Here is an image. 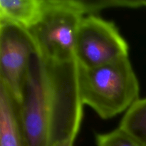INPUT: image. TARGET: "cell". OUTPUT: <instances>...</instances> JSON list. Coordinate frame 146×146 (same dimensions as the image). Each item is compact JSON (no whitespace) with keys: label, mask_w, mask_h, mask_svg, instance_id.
Masks as SVG:
<instances>
[{"label":"cell","mask_w":146,"mask_h":146,"mask_svg":"<svg viewBox=\"0 0 146 146\" xmlns=\"http://www.w3.org/2000/svg\"><path fill=\"white\" fill-rule=\"evenodd\" d=\"M18 103L28 146L75 141L84 106L76 59L56 62L34 54Z\"/></svg>","instance_id":"cell-1"},{"label":"cell","mask_w":146,"mask_h":146,"mask_svg":"<svg viewBox=\"0 0 146 146\" xmlns=\"http://www.w3.org/2000/svg\"><path fill=\"white\" fill-rule=\"evenodd\" d=\"M78 84L84 105L102 119L125 113L140 99L139 82L128 56L94 68L78 65Z\"/></svg>","instance_id":"cell-2"},{"label":"cell","mask_w":146,"mask_h":146,"mask_svg":"<svg viewBox=\"0 0 146 146\" xmlns=\"http://www.w3.org/2000/svg\"><path fill=\"white\" fill-rule=\"evenodd\" d=\"M106 7V1L44 0L41 17L27 30L36 54L56 62L74 61L77 33L83 18Z\"/></svg>","instance_id":"cell-3"},{"label":"cell","mask_w":146,"mask_h":146,"mask_svg":"<svg viewBox=\"0 0 146 146\" xmlns=\"http://www.w3.org/2000/svg\"><path fill=\"white\" fill-rule=\"evenodd\" d=\"M128 56V44L113 21L96 14L83 18L75 46V59L84 68H94Z\"/></svg>","instance_id":"cell-4"},{"label":"cell","mask_w":146,"mask_h":146,"mask_svg":"<svg viewBox=\"0 0 146 146\" xmlns=\"http://www.w3.org/2000/svg\"><path fill=\"white\" fill-rule=\"evenodd\" d=\"M35 54V47L27 30L15 24L0 22V84L18 101Z\"/></svg>","instance_id":"cell-5"},{"label":"cell","mask_w":146,"mask_h":146,"mask_svg":"<svg viewBox=\"0 0 146 146\" xmlns=\"http://www.w3.org/2000/svg\"><path fill=\"white\" fill-rule=\"evenodd\" d=\"M0 146H28L18 101L0 84Z\"/></svg>","instance_id":"cell-6"},{"label":"cell","mask_w":146,"mask_h":146,"mask_svg":"<svg viewBox=\"0 0 146 146\" xmlns=\"http://www.w3.org/2000/svg\"><path fill=\"white\" fill-rule=\"evenodd\" d=\"M44 6V0H0V22L28 30L38 21Z\"/></svg>","instance_id":"cell-7"},{"label":"cell","mask_w":146,"mask_h":146,"mask_svg":"<svg viewBox=\"0 0 146 146\" xmlns=\"http://www.w3.org/2000/svg\"><path fill=\"white\" fill-rule=\"evenodd\" d=\"M146 146V98H140L123 116L119 126Z\"/></svg>","instance_id":"cell-8"},{"label":"cell","mask_w":146,"mask_h":146,"mask_svg":"<svg viewBox=\"0 0 146 146\" xmlns=\"http://www.w3.org/2000/svg\"><path fill=\"white\" fill-rule=\"evenodd\" d=\"M96 141L97 146H142L134 137L120 127L109 133L97 134Z\"/></svg>","instance_id":"cell-9"},{"label":"cell","mask_w":146,"mask_h":146,"mask_svg":"<svg viewBox=\"0 0 146 146\" xmlns=\"http://www.w3.org/2000/svg\"><path fill=\"white\" fill-rule=\"evenodd\" d=\"M74 143H75V141L69 140V141H64V142L58 144V145H57L56 146H74Z\"/></svg>","instance_id":"cell-10"},{"label":"cell","mask_w":146,"mask_h":146,"mask_svg":"<svg viewBox=\"0 0 146 146\" xmlns=\"http://www.w3.org/2000/svg\"><path fill=\"white\" fill-rule=\"evenodd\" d=\"M139 7H146V1H138Z\"/></svg>","instance_id":"cell-11"}]
</instances>
